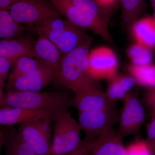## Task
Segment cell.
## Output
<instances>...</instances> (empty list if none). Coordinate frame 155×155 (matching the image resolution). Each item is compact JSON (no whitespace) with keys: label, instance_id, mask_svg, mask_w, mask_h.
Instances as JSON below:
<instances>
[{"label":"cell","instance_id":"1","mask_svg":"<svg viewBox=\"0 0 155 155\" xmlns=\"http://www.w3.org/2000/svg\"><path fill=\"white\" fill-rule=\"evenodd\" d=\"M73 98L67 92H8L1 94V107H21L45 111L52 122L73 106Z\"/></svg>","mask_w":155,"mask_h":155},{"label":"cell","instance_id":"2","mask_svg":"<svg viewBox=\"0 0 155 155\" xmlns=\"http://www.w3.org/2000/svg\"><path fill=\"white\" fill-rule=\"evenodd\" d=\"M60 14L83 30H89L106 41L113 43L109 32L105 11L94 0H83L79 6L64 0H50Z\"/></svg>","mask_w":155,"mask_h":155},{"label":"cell","instance_id":"3","mask_svg":"<svg viewBox=\"0 0 155 155\" xmlns=\"http://www.w3.org/2000/svg\"><path fill=\"white\" fill-rule=\"evenodd\" d=\"M37 35L45 37L52 42L62 55L79 47L91 45L92 38L84 30L67 19L53 17L41 24L30 27Z\"/></svg>","mask_w":155,"mask_h":155},{"label":"cell","instance_id":"4","mask_svg":"<svg viewBox=\"0 0 155 155\" xmlns=\"http://www.w3.org/2000/svg\"><path fill=\"white\" fill-rule=\"evenodd\" d=\"M91 45L76 48L61 58L58 81L74 93L99 84L98 81L93 78L90 73L88 55Z\"/></svg>","mask_w":155,"mask_h":155},{"label":"cell","instance_id":"5","mask_svg":"<svg viewBox=\"0 0 155 155\" xmlns=\"http://www.w3.org/2000/svg\"><path fill=\"white\" fill-rule=\"evenodd\" d=\"M80 126L69 111L61 114L54 122L52 155H65L80 144Z\"/></svg>","mask_w":155,"mask_h":155},{"label":"cell","instance_id":"6","mask_svg":"<svg viewBox=\"0 0 155 155\" xmlns=\"http://www.w3.org/2000/svg\"><path fill=\"white\" fill-rule=\"evenodd\" d=\"M8 10L17 21L30 27L38 25L49 18L62 16L50 0H21Z\"/></svg>","mask_w":155,"mask_h":155},{"label":"cell","instance_id":"7","mask_svg":"<svg viewBox=\"0 0 155 155\" xmlns=\"http://www.w3.org/2000/svg\"><path fill=\"white\" fill-rule=\"evenodd\" d=\"M52 122L50 116H47L19 124V134L36 155H52Z\"/></svg>","mask_w":155,"mask_h":155},{"label":"cell","instance_id":"8","mask_svg":"<svg viewBox=\"0 0 155 155\" xmlns=\"http://www.w3.org/2000/svg\"><path fill=\"white\" fill-rule=\"evenodd\" d=\"M122 101L117 131L124 138L140 132L145 120L146 113L137 93L130 91Z\"/></svg>","mask_w":155,"mask_h":155},{"label":"cell","instance_id":"9","mask_svg":"<svg viewBox=\"0 0 155 155\" xmlns=\"http://www.w3.org/2000/svg\"><path fill=\"white\" fill-rule=\"evenodd\" d=\"M119 114L114 107L78 113V123L85 137L94 140L119 121Z\"/></svg>","mask_w":155,"mask_h":155},{"label":"cell","instance_id":"10","mask_svg":"<svg viewBox=\"0 0 155 155\" xmlns=\"http://www.w3.org/2000/svg\"><path fill=\"white\" fill-rule=\"evenodd\" d=\"M90 73L97 81L108 79L117 74L118 61L109 48L101 47L92 50L88 55Z\"/></svg>","mask_w":155,"mask_h":155},{"label":"cell","instance_id":"11","mask_svg":"<svg viewBox=\"0 0 155 155\" xmlns=\"http://www.w3.org/2000/svg\"><path fill=\"white\" fill-rule=\"evenodd\" d=\"M53 80L54 75L49 69L27 75L10 74L7 85V92L40 91Z\"/></svg>","mask_w":155,"mask_h":155},{"label":"cell","instance_id":"12","mask_svg":"<svg viewBox=\"0 0 155 155\" xmlns=\"http://www.w3.org/2000/svg\"><path fill=\"white\" fill-rule=\"evenodd\" d=\"M35 34L29 31L19 38L1 40L0 41V56L9 59L14 64L22 57L36 58L35 53Z\"/></svg>","mask_w":155,"mask_h":155},{"label":"cell","instance_id":"13","mask_svg":"<svg viewBox=\"0 0 155 155\" xmlns=\"http://www.w3.org/2000/svg\"><path fill=\"white\" fill-rule=\"evenodd\" d=\"M114 104L99 84L76 92L73 98V105L78 113L109 109Z\"/></svg>","mask_w":155,"mask_h":155},{"label":"cell","instance_id":"14","mask_svg":"<svg viewBox=\"0 0 155 155\" xmlns=\"http://www.w3.org/2000/svg\"><path fill=\"white\" fill-rule=\"evenodd\" d=\"M123 138L118 131L110 128L97 137L94 140L92 155H125L126 147Z\"/></svg>","mask_w":155,"mask_h":155},{"label":"cell","instance_id":"15","mask_svg":"<svg viewBox=\"0 0 155 155\" xmlns=\"http://www.w3.org/2000/svg\"><path fill=\"white\" fill-rule=\"evenodd\" d=\"M36 58L45 64L52 72L54 80L58 81L62 54L49 40L38 35L35 43Z\"/></svg>","mask_w":155,"mask_h":155},{"label":"cell","instance_id":"16","mask_svg":"<svg viewBox=\"0 0 155 155\" xmlns=\"http://www.w3.org/2000/svg\"><path fill=\"white\" fill-rule=\"evenodd\" d=\"M0 147H5V155H36L34 151L22 138L13 126L2 125Z\"/></svg>","mask_w":155,"mask_h":155},{"label":"cell","instance_id":"17","mask_svg":"<svg viewBox=\"0 0 155 155\" xmlns=\"http://www.w3.org/2000/svg\"><path fill=\"white\" fill-rule=\"evenodd\" d=\"M49 116L47 112L21 107H3L0 110V124L13 126L30 122L44 116Z\"/></svg>","mask_w":155,"mask_h":155},{"label":"cell","instance_id":"18","mask_svg":"<svg viewBox=\"0 0 155 155\" xmlns=\"http://www.w3.org/2000/svg\"><path fill=\"white\" fill-rule=\"evenodd\" d=\"M136 84L131 75L120 74L108 79L106 93L110 101L115 104L125 98Z\"/></svg>","mask_w":155,"mask_h":155},{"label":"cell","instance_id":"19","mask_svg":"<svg viewBox=\"0 0 155 155\" xmlns=\"http://www.w3.org/2000/svg\"><path fill=\"white\" fill-rule=\"evenodd\" d=\"M132 33L137 43L152 50L155 48V18L146 17L133 24Z\"/></svg>","mask_w":155,"mask_h":155},{"label":"cell","instance_id":"20","mask_svg":"<svg viewBox=\"0 0 155 155\" xmlns=\"http://www.w3.org/2000/svg\"><path fill=\"white\" fill-rule=\"evenodd\" d=\"M30 27L19 23L8 10H0V38L1 40L13 39L23 36Z\"/></svg>","mask_w":155,"mask_h":155},{"label":"cell","instance_id":"21","mask_svg":"<svg viewBox=\"0 0 155 155\" xmlns=\"http://www.w3.org/2000/svg\"><path fill=\"white\" fill-rule=\"evenodd\" d=\"M127 70L138 85L148 89L155 87V65L141 66L132 64L127 66Z\"/></svg>","mask_w":155,"mask_h":155},{"label":"cell","instance_id":"22","mask_svg":"<svg viewBox=\"0 0 155 155\" xmlns=\"http://www.w3.org/2000/svg\"><path fill=\"white\" fill-rule=\"evenodd\" d=\"M121 4L122 22L126 27H132L143 8V0H121Z\"/></svg>","mask_w":155,"mask_h":155},{"label":"cell","instance_id":"23","mask_svg":"<svg viewBox=\"0 0 155 155\" xmlns=\"http://www.w3.org/2000/svg\"><path fill=\"white\" fill-rule=\"evenodd\" d=\"M13 66L10 74L14 75H27L43 69H50L38 59L29 57L19 58Z\"/></svg>","mask_w":155,"mask_h":155},{"label":"cell","instance_id":"24","mask_svg":"<svg viewBox=\"0 0 155 155\" xmlns=\"http://www.w3.org/2000/svg\"><path fill=\"white\" fill-rule=\"evenodd\" d=\"M151 50L137 43L128 48L127 54L134 65L145 66L152 61L153 54Z\"/></svg>","mask_w":155,"mask_h":155},{"label":"cell","instance_id":"25","mask_svg":"<svg viewBox=\"0 0 155 155\" xmlns=\"http://www.w3.org/2000/svg\"><path fill=\"white\" fill-rule=\"evenodd\" d=\"M125 155H155L145 139H137L126 147Z\"/></svg>","mask_w":155,"mask_h":155},{"label":"cell","instance_id":"26","mask_svg":"<svg viewBox=\"0 0 155 155\" xmlns=\"http://www.w3.org/2000/svg\"><path fill=\"white\" fill-rule=\"evenodd\" d=\"M14 64L9 59L0 56V91L3 92L5 86V81L8 76L9 72Z\"/></svg>","mask_w":155,"mask_h":155},{"label":"cell","instance_id":"27","mask_svg":"<svg viewBox=\"0 0 155 155\" xmlns=\"http://www.w3.org/2000/svg\"><path fill=\"white\" fill-rule=\"evenodd\" d=\"M146 141L155 155V114L152 115L151 121L146 125Z\"/></svg>","mask_w":155,"mask_h":155},{"label":"cell","instance_id":"28","mask_svg":"<svg viewBox=\"0 0 155 155\" xmlns=\"http://www.w3.org/2000/svg\"><path fill=\"white\" fill-rule=\"evenodd\" d=\"M94 140L85 137L75 149L65 155H90Z\"/></svg>","mask_w":155,"mask_h":155},{"label":"cell","instance_id":"29","mask_svg":"<svg viewBox=\"0 0 155 155\" xmlns=\"http://www.w3.org/2000/svg\"><path fill=\"white\" fill-rule=\"evenodd\" d=\"M145 102L152 112V115L155 114V87L148 89L144 96Z\"/></svg>","mask_w":155,"mask_h":155},{"label":"cell","instance_id":"30","mask_svg":"<svg viewBox=\"0 0 155 155\" xmlns=\"http://www.w3.org/2000/svg\"><path fill=\"white\" fill-rule=\"evenodd\" d=\"M102 10L106 12V9H109L113 7L117 0H94Z\"/></svg>","mask_w":155,"mask_h":155},{"label":"cell","instance_id":"31","mask_svg":"<svg viewBox=\"0 0 155 155\" xmlns=\"http://www.w3.org/2000/svg\"><path fill=\"white\" fill-rule=\"evenodd\" d=\"M21 0H0V10H8L11 5Z\"/></svg>","mask_w":155,"mask_h":155},{"label":"cell","instance_id":"32","mask_svg":"<svg viewBox=\"0 0 155 155\" xmlns=\"http://www.w3.org/2000/svg\"><path fill=\"white\" fill-rule=\"evenodd\" d=\"M154 6L155 8V0H153Z\"/></svg>","mask_w":155,"mask_h":155},{"label":"cell","instance_id":"33","mask_svg":"<svg viewBox=\"0 0 155 155\" xmlns=\"http://www.w3.org/2000/svg\"><path fill=\"white\" fill-rule=\"evenodd\" d=\"M154 17H155V16H154Z\"/></svg>","mask_w":155,"mask_h":155},{"label":"cell","instance_id":"34","mask_svg":"<svg viewBox=\"0 0 155 155\" xmlns=\"http://www.w3.org/2000/svg\"></svg>","mask_w":155,"mask_h":155}]
</instances>
